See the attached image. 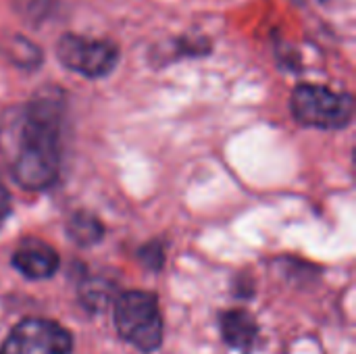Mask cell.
Masks as SVG:
<instances>
[{
  "instance_id": "1",
  "label": "cell",
  "mask_w": 356,
  "mask_h": 354,
  "mask_svg": "<svg viewBox=\"0 0 356 354\" xmlns=\"http://www.w3.org/2000/svg\"><path fill=\"white\" fill-rule=\"evenodd\" d=\"M63 123L65 96L54 88L4 113L0 138L10 159V175L21 188L40 192L56 182Z\"/></svg>"
},
{
  "instance_id": "2",
  "label": "cell",
  "mask_w": 356,
  "mask_h": 354,
  "mask_svg": "<svg viewBox=\"0 0 356 354\" xmlns=\"http://www.w3.org/2000/svg\"><path fill=\"white\" fill-rule=\"evenodd\" d=\"M115 325L119 336L140 353H154L163 344V317L152 292L129 290L115 298Z\"/></svg>"
},
{
  "instance_id": "3",
  "label": "cell",
  "mask_w": 356,
  "mask_h": 354,
  "mask_svg": "<svg viewBox=\"0 0 356 354\" xmlns=\"http://www.w3.org/2000/svg\"><path fill=\"white\" fill-rule=\"evenodd\" d=\"M294 119L305 127L342 129L353 121L355 102L350 94L334 92L325 86L300 83L290 98Z\"/></svg>"
},
{
  "instance_id": "4",
  "label": "cell",
  "mask_w": 356,
  "mask_h": 354,
  "mask_svg": "<svg viewBox=\"0 0 356 354\" xmlns=\"http://www.w3.org/2000/svg\"><path fill=\"white\" fill-rule=\"evenodd\" d=\"M56 56L69 71L83 77H106L119 63V48L108 40L65 33L56 42Z\"/></svg>"
},
{
  "instance_id": "5",
  "label": "cell",
  "mask_w": 356,
  "mask_h": 354,
  "mask_svg": "<svg viewBox=\"0 0 356 354\" xmlns=\"http://www.w3.org/2000/svg\"><path fill=\"white\" fill-rule=\"evenodd\" d=\"M71 334L48 319H23L0 346V354H71Z\"/></svg>"
},
{
  "instance_id": "6",
  "label": "cell",
  "mask_w": 356,
  "mask_h": 354,
  "mask_svg": "<svg viewBox=\"0 0 356 354\" xmlns=\"http://www.w3.org/2000/svg\"><path fill=\"white\" fill-rule=\"evenodd\" d=\"M60 259L52 246L40 240H27L13 255V267L27 280H48L58 271Z\"/></svg>"
},
{
  "instance_id": "7",
  "label": "cell",
  "mask_w": 356,
  "mask_h": 354,
  "mask_svg": "<svg viewBox=\"0 0 356 354\" xmlns=\"http://www.w3.org/2000/svg\"><path fill=\"white\" fill-rule=\"evenodd\" d=\"M221 338L227 346L248 353L259 336V323L244 309H232L219 315Z\"/></svg>"
},
{
  "instance_id": "8",
  "label": "cell",
  "mask_w": 356,
  "mask_h": 354,
  "mask_svg": "<svg viewBox=\"0 0 356 354\" xmlns=\"http://www.w3.org/2000/svg\"><path fill=\"white\" fill-rule=\"evenodd\" d=\"M67 236L79 246H94L104 236V225L88 211H77L67 221Z\"/></svg>"
},
{
  "instance_id": "9",
  "label": "cell",
  "mask_w": 356,
  "mask_h": 354,
  "mask_svg": "<svg viewBox=\"0 0 356 354\" xmlns=\"http://www.w3.org/2000/svg\"><path fill=\"white\" fill-rule=\"evenodd\" d=\"M79 298L83 303L86 309L98 313L102 311L113 298H115V288L113 284H108L106 280H100V277H92V280H86L79 288Z\"/></svg>"
},
{
  "instance_id": "10",
  "label": "cell",
  "mask_w": 356,
  "mask_h": 354,
  "mask_svg": "<svg viewBox=\"0 0 356 354\" xmlns=\"http://www.w3.org/2000/svg\"><path fill=\"white\" fill-rule=\"evenodd\" d=\"M138 259L150 271H161V267L165 263V250H163L161 242H150V244H146V246H142L138 250Z\"/></svg>"
},
{
  "instance_id": "11",
  "label": "cell",
  "mask_w": 356,
  "mask_h": 354,
  "mask_svg": "<svg viewBox=\"0 0 356 354\" xmlns=\"http://www.w3.org/2000/svg\"><path fill=\"white\" fill-rule=\"evenodd\" d=\"M56 2L58 0H17V6L38 21V19H44Z\"/></svg>"
},
{
  "instance_id": "12",
  "label": "cell",
  "mask_w": 356,
  "mask_h": 354,
  "mask_svg": "<svg viewBox=\"0 0 356 354\" xmlns=\"http://www.w3.org/2000/svg\"><path fill=\"white\" fill-rule=\"evenodd\" d=\"M10 209H13V204H10V192L0 184V227H2L4 221L8 219Z\"/></svg>"
}]
</instances>
